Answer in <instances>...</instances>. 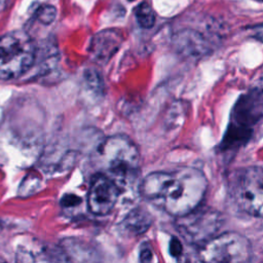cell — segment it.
I'll list each match as a JSON object with an SVG mask.
<instances>
[{"mask_svg": "<svg viewBox=\"0 0 263 263\" xmlns=\"http://www.w3.org/2000/svg\"><path fill=\"white\" fill-rule=\"evenodd\" d=\"M170 253L175 258H179L182 256L183 248H182L181 241L176 237H173L170 241Z\"/></svg>", "mask_w": 263, "mask_h": 263, "instance_id": "cell-14", "label": "cell"}, {"mask_svg": "<svg viewBox=\"0 0 263 263\" xmlns=\"http://www.w3.org/2000/svg\"><path fill=\"white\" fill-rule=\"evenodd\" d=\"M1 261H3V259H2V258H0V262H1Z\"/></svg>", "mask_w": 263, "mask_h": 263, "instance_id": "cell-19", "label": "cell"}, {"mask_svg": "<svg viewBox=\"0 0 263 263\" xmlns=\"http://www.w3.org/2000/svg\"><path fill=\"white\" fill-rule=\"evenodd\" d=\"M128 1H135V0H128Z\"/></svg>", "mask_w": 263, "mask_h": 263, "instance_id": "cell-20", "label": "cell"}, {"mask_svg": "<svg viewBox=\"0 0 263 263\" xmlns=\"http://www.w3.org/2000/svg\"><path fill=\"white\" fill-rule=\"evenodd\" d=\"M249 239L237 232H225L212 237L199 249V259L204 262L239 263L251 258Z\"/></svg>", "mask_w": 263, "mask_h": 263, "instance_id": "cell-4", "label": "cell"}, {"mask_svg": "<svg viewBox=\"0 0 263 263\" xmlns=\"http://www.w3.org/2000/svg\"><path fill=\"white\" fill-rule=\"evenodd\" d=\"M120 193L118 185L107 175L99 174L92 179L88 195L87 205L95 215H107L117 202Z\"/></svg>", "mask_w": 263, "mask_h": 263, "instance_id": "cell-8", "label": "cell"}, {"mask_svg": "<svg viewBox=\"0 0 263 263\" xmlns=\"http://www.w3.org/2000/svg\"><path fill=\"white\" fill-rule=\"evenodd\" d=\"M37 49L24 31L9 32L0 37V79H10L26 73L35 63Z\"/></svg>", "mask_w": 263, "mask_h": 263, "instance_id": "cell-3", "label": "cell"}, {"mask_svg": "<svg viewBox=\"0 0 263 263\" xmlns=\"http://www.w3.org/2000/svg\"><path fill=\"white\" fill-rule=\"evenodd\" d=\"M37 17L43 24H50L55 17V9L52 6L45 5L37 11Z\"/></svg>", "mask_w": 263, "mask_h": 263, "instance_id": "cell-13", "label": "cell"}, {"mask_svg": "<svg viewBox=\"0 0 263 263\" xmlns=\"http://www.w3.org/2000/svg\"><path fill=\"white\" fill-rule=\"evenodd\" d=\"M256 1H259V2H263V0H256Z\"/></svg>", "mask_w": 263, "mask_h": 263, "instance_id": "cell-18", "label": "cell"}, {"mask_svg": "<svg viewBox=\"0 0 263 263\" xmlns=\"http://www.w3.org/2000/svg\"><path fill=\"white\" fill-rule=\"evenodd\" d=\"M232 195L241 211L263 218V167L250 166L239 172L232 185Z\"/></svg>", "mask_w": 263, "mask_h": 263, "instance_id": "cell-5", "label": "cell"}, {"mask_svg": "<svg viewBox=\"0 0 263 263\" xmlns=\"http://www.w3.org/2000/svg\"><path fill=\"white\" fill-rule=\"evenodd\" d=\"M254 37L263 42V24L254 28Z\"/></svg>", "mask_w": 263, "mask_h": 263, "instance_id": "cell-17", "label": "cell"}, {"mask_svg": "<svg viewBox=\"0 0 263 263\" xmlns=\"http://www.w3.org/2000/svg\"><path fill=\"white\" fill-rule=\"evenodd\" d=\"M135 15L138 24L144 29H149L155 24V13L152 7L146 2H142L136 7Z\"/></svg>", "mask_w": 263, "mask_h": 263, "instance_id": "cell-12", "label": "cell"}, {"mask_svg": "<svg viewBox=\"0 0 263 263\" xmlns=\"http://www.w3.org/2000/svg\"><path fill=\"white\" fill-rule=\"evenodd\" d=\"M152 257H153V254L149 247L142 248V250L140 252V260L142 262H149L152 260Z\"/></svg>", "mask_w": 263, "mask_h": 263, "instance_id": "cell-16", "label": "cell"}, {"mask_svg": "<svg viewBox=\"0 0 263 263\" xmlns=\"http://www.w3.org/2000/svg\"><path fill=\"white\" fill-rule=\"evenodd\" d=\"M120 44L121 36L118 32L113 30L102 31L93 37L90 52L95 60L107 62L117 51Z\"/></svg>", "mask_w": 263, "mask_h": 263, "instance_id": "cell-9", "label": "cell"}, {"mask_svg": "<svg viewBox=\"0 0 263 263\" xmlns=\"http://www.w3.org/2000/svg\"><path fill=\"white\" fill-rule=\"evenodd\" d=\"M206 187V178L199 170L182 167L172 173L149 174L142 181L140 192L166 213L179 217L199 205Z\"/></svg>", "mask_w": 263, "mask_h": 263, "instance_id": "cell-1", "label": "cell"}, {"mask_svg": "<svg viewBox=\"0 0 263 263\" xmlns=\"http://www.w3.org/2000/svg\"><path fill=\"white\" fill-rule=\"evenodd\" d=\"M178 50L189 57H201L209 50V45L205 38L198 32L186 30L180 32L176 38Z\"/></svg>", "mask_w": 263, "mask_h": 263, "instance_id": "cell-10", "label": "cell"}, {"mask_svg": "<svg viewBox=\"0 0 263 263\" xmlns=\"http://www.w3.org/2000/svg\"><path fill=\"white\" fill-rule=\"evenodd\" d=\"M100 155L103 167L120 189L136 177L140 152L128 137L115 135L107 138L100 148Z\"/></svg>", "mask_w": 263, "mask_h": 263, "instance_id": "cell-2", "label": "cell"}, {"mask_svg": "<svg viewBox=\"0 0 263 263\" xmlns=\"http://www.w3.org/2000/svg\"><path fill=\"white\" fill-rule=\"evenodd\" d=\"M222 219L218 212L212 209H197L177 217L179 233L190 243H204L219 229Z\"/></svg>", "mask_w": 263, "mask_h": 263, "instance_id": "cell-7", "label": "cell"}, {"mask_svg": "<svg viewBox=\"0 0 263 263\" xmlns=\"http://www.w3.org/2000/svg\"><path fill=\"white\" fill-rule=\"evenodd\" d=\"M151 216L146 210L143 209L133 210L123 220L124 229L134 235H139L147 231V229L151 226Z\"/></svg>", "mask_w": 263, "mask_h": 263, "instance_id": "cell-11", "label": "cell"}, {"mask_svg": "<svg viewBox=\"0 0 263 263\" xmlns=\"http://www.w3.org/2000/svg\"><path fill=\"white\" fill-rule=\"evenodd\" d=\"M80 202V198L77 195H73V194H68L65 195L61 201V203L63 204V206H75Z\"/></svg>", "mask_w": 263, "mask_h": 263, "instance_id": "cell-15", "label": "cell"}, {"mask_svg": "<svg viewBox=\"0 0 263 263\" xmlns=\"http://www.w3.org/2000/svg\"><path fill=\"white\" fill-rule=\"evenodd\" d=\"M263 117V89H253L240 97L234 106L230 129L224 143L233 144L248 139L250 126Z\"/></svg>", "mask_w": 263, "mask_h": 263, "instance_id": "cell-6", "label": "cell"}]
</instances>
